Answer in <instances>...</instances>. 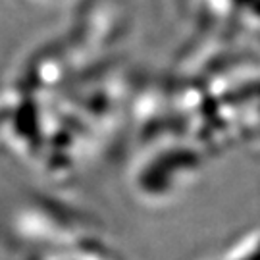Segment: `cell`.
Masks as SVG:
<instances>
[{
  "instance_id": "obj_1",
  "label": "cell",
  "mask_w": 260,
  "mask_h": 260,
  "mask_svg": "<svg viewBox=\"0 0 260 260\" xmlns=\"http://www.w3.org/2000/svg\"><path fill=\"white\" fill-rule=\"evenodd\" d=\"M33 4H54V2H60V0H29Z\"/></svg>"
}]
</instances>
